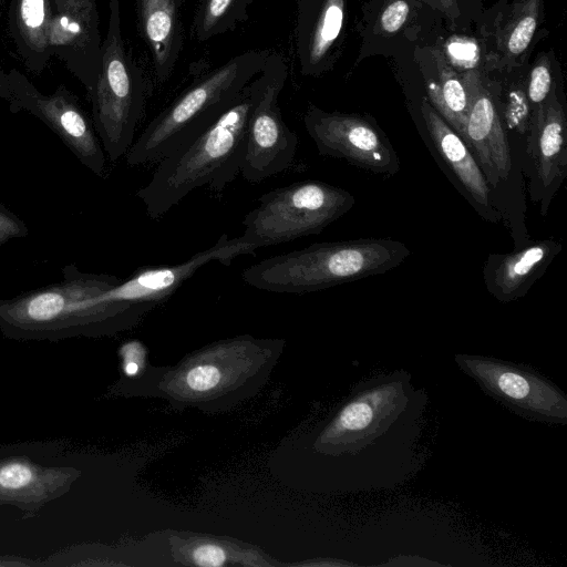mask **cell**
<instances>
[{
  "mask_svg": "<svg viewBox=\"0 0 567 567\" xmlns=\"http://www.w3.org/2000/svg\"><path fill=\"white\" fill-rule=\"evenodd\" d=\"M527 156L530 165V198L540 204L543 216L567 176V120L555 86L533 109Z\"/></svg>",
  "mask_w": 567,
  "mask_h": 567,
  "instance_id": "12",
  "label": "cell"
},
{
  "mask_svg": "<svg viewBox=\"0 0 567 567\" xmlns=\"http://www.w3.org/2000/svg\"><path fill=\"white\" fill-rule=\"evenodd\" d=\"M18 23L25 42L37 50L48 44L45 0H20Z\"/></svg>",
  "mask_w": 567,
  "mask_h": 567,
  "instance_id": "23",
  "label": "cell"
},
{
  "mask_svg": "<svg viewBox=\"0 0 567 567\" xmlns=\"http://www.w3.org/2000/svg\"><path fill=\"white\" fill-rule=\"evenodd\" d=\"M446 55H444L447 61H453L456 65H461L466 69L465 71H468L477 61L478 49L471 40L451 39L446 43Z\"/></svg>",
  "mask_w": 567,
  "mask_h": 567,
  "instance_id": "26",
  "label": "cell"
},
{
  "mask_svg": "<svg viewBox=\"0 0 567 567\" xmlns=\"http://www.w3.org/2000/svg\"><path fill=\"white\" fill-rule=\"evenodd\" d=\"M563 246L553 239L530 243L508 254H491L483 267L486 290L501 302H511L525 296Z\"/></svg>",
  "mask_w": 567,
  "mask_h": 567,
  "instance_id": "17",
  "label": "cell"
},
{
  "mask_svg": "<svg viewBox=\"0 0 567 567\" xmlns=\"http://www.w3.org/2000/svg\"><path fill=\"white\" fill-rule=\"evenodd\" d=\"M470 93L463 141L470 147L488 185L508 178L512 157L506 133L489 91L477 71L462 73Z\"/></svg>",
  "mask_w": 567,
  "mask_h": 567,
  "instance_id": "13",
  "label": "cell"
},
{
  "mask_svg": "<svg viewBox=\"0 0 567 567\" xmlns=\"http://www.w3.org/2000/svg\"><path fill=\"white\" fill-rule=\"evenodd\" d=\"M458 368L494 400L530 421L567 424V396L532 368L491 357L456 354Z\"/></svg>",
  "mask_w": 567,
  "mask_h": 567,
  "instance_id": "9",
  "label": "cell"
},
{
  "mask_svg": "<svg viewBox=\"0 0 567 567\" xmlns=\"http://www.w3.org/2000/svg\"><path fill=\"white\" fill-rule=\"evenodd\" d=\"M64 8L74 11L78 16H95V0H62Z\"/></svg>",
  "mask_w": 567,
  "mask_h": 567,
  "instance_id": "30",
  "label": "cell"
},
{
  "mask_svg": "<svg viewBox=\"0 0 567 567\" xmlns=\"http://www.w3.org/2000/svg\"><path fill=\"white\" fill-rule=\"evenodd\" d=\"M140 30L154 74L163 83L172 75L183 49L179 0H136Z\"/></svg>",
  "mask_w": 567,
  "mask_h": 567,
  "instance_id": "18",
  "label": "cell"
},
{
  "mask_svg": "<svg viewBox=\"0 0 567 567\" xmlns=\"http://www.w3.org/2000/svg\"><path fill=\"white\" fill-rule=\"evenodd\" d=\"M430 7L440 11L450 20L455 21L460 17V8L456 0H424Z\"/></svg>",
  "mask_w": 567,
  "mask_h": 567,
  "instance_id": "29",
  "label": "cell"
},
{
  "mask_svg": "<svg viewBox=\"0 0 567 567\" xmlns=\"http://www.w3.org/2000/svg\"><path fill=\"white\" fill-rule=\"evenodd\" d=\"M542 0H517L497 34V49L504 63H512L528 49L539 24Z\"/></svg>",
  "mask_w": 567,
  "mask_h": 567,
  "instance_id": "21",
  "label": "cell"
},
{
  "mask_svg": "<svg viewBox=\"0 0 567 567\" xmlns=\"http://www.w3.org/2000/svg\"><path fill=\"white\" fill-rule=\"evenodd\" d=\"M254 0H198L194 17V35L200 41L234 30L248 18Z\"/></svg>",
  "mask_w": 567,
  "mask_h": 567,
  "instance_id": "22",
  "label": "cell"
},
{
  "mask_svg": "<svg viewBox=\"0 0 567 567\" xmlns=\"http://www.w3.org/2000/svg\"><path fill=\"white\" fill-rule=\"evenodd\" d=\"M146 91L143 72L124 45L120 0H110L109 27L101 48L92 104L94 130L112 162L126 155L134 143Z\"/></svg>",
  "mask_w": 567,
  "mask_h": 567,
  "instance_id": "6",
  "label": "cell"
},
{
  "mask_svg": "<svg viewBox=\"0 0 567 567\" xmlns=\"http://www.w3.org/2000/svg\"><path fill=\"white\" fill-rule=\"evenodd\" d=\"M550 60L546 54L538 55L528 76L527 97L533 109L540 105L553 89Z\"/></svg>",
  "mask_w": 567,
  "mask_h": 567,
  "instance_id": "24",
  "label": "cell"
},
{
  "mask_svg": "<svg viewBox=\"0 0 567 567\" xmlns=\"http://www.w3.org/2000/svg\"><path fill=\"white\" fill-rule=\"evenodd\" d=\"M426 396L405 371L379 375L359 383L319 439V449L348 455L359 463L390 449L409 445L417 436Z\"/></svg>",
  "mask_w": 567,
  "mask_h": 567,
  "instance_id": "3",
  "label": "cell"
},
{
  "mask_svg": "<svg viewBox=\"0 0 567 567\" xmlns=\"http://www.w3.org/2000/svg\"><path fill=\"white\" fill-rule=\"evenodd\" d=\"M71 472L44 468L21 458L0 462V504L28 508L60 495L70 483Z\"/></svg>",
  "mask_w": 567,
  "mask_h": 567,
  "instance_id": "20",
  "label": "cell"
},
{
  "mask_svg": "<svg viewBox=\"0 0 567 567\" xmlns=\"http://www.w3.org/2000/svg\"><path fill=\"white\" fill-rule=\"evenodd\" d=\"M288 74L285 59L269 53L262 70L249 83L250 110L240 166V174L249 183L282 173L295 161L298 136L286 125L279 106Z\"/></svg>",
  "mask_w": 567,
  "mask_h": 567,
  "instance_id": "8",
  "label": "cell"
},
{
  "mask_svg": "<svg viewBox=\"0 0 567 567\" xmlns=\"http://www.w3.org/2000/svg\"><path fill=\"white\" fill-rule=\"evenodd\" d=\"M303 124L318 152L339 158L363 171L392 176L400 171V159L392 143L365 115L328 112L309 104Z\"/></svg>",
  "mask_w": 567,
  "mask_h": 567,
  "instance_id": "10",
  "label": "cell"
},
{
  "mask_svg": "<svg viewBox=\"0 0 567 567\" xmlns=\"http://www.w3.org/2000/svg\"><path fill=\"white\" fill-rule=\"evenodd\" d=\"M268 51L249 50L195 81L144 128L126 153L130 166L158 162L227 110L260 73Z\"/></svg>",
  "mask_w": 567,
  "mask_h": 567,
  "instance_id": "5",
  "label": "cell"
},
{
  "mask_svg": "<svg viewBox=\"0 0 567 567\" xmlns=\"http://www.w3.org/2000/svg\"><path fill=\"white\" fill-rule=\"evenodd\" d=\"M193 561L198 566L218 567L224 565L226 554L224 549L214 544H203L192 554Z\"/></svg>",
  "mask_w": 567,
  "mask_h": 567,
  "instance_id": "28",
  "label": "cell"
},
{
  "mask_svg": "<svg viewBox=\"0 0 567 567\" xmlns=\"http://www.w3.org/2000/svg\"><path fill=\"white\" fill-rule=\"evenodd\" d=\"M429 102L463 138L470 109V93L458 74L440 49H425L419 55Z\"/></svg>",
  "mask_w": 567,
  "mask_h": 567,
  "instance_id": "19",
  "label": "cell"
},
{
  "mask_svg": "<svg viewBox=\"0 0 567 567\" xmlns=\"http://www.w3.org/2000/svg\"><path fill=\"white\" fill-rule=\"evenodd\" d=\"M410 255L405 244L389 238L315 243L247 267L243 279L270 292H313L384 274Z\"/></svg>",
  "mask_w": 567,
  "mask_h": 567,
  "instance_id": "4",
  "label": "cell"
},
{
  "mask_svg": "<svg viewBox=\"0 0 567 567\" xmlns=\"http://www.w3.org/2000/svg\"><path fill=\"white\" fill-rule=\"evenodd\" d=\"M2 89V84H1V81H0V90Z\"/></svg>",
  "mask_w": 567,
  "mask_h": 567,
  "instance_id": "31",
  "label": "cell"
},
{
  "mask_svg": "<svg viewBox=\"0 0 567 567\" xmlns=\"http://www.w3.org/2000/svg\"><path fill=\"white\" fill-rule=\"evenodd\" d=\"M409 14L410 4L406 0L389 1L378 19V27L385 34H394L405 24Z\"/></svg>",
  "mask_w": 567,
  "mask_h": 567,
  "instance_id": "25",
  "label": "cell"
},
{
  "mask_svg": "<svg viewBox=\"0 0 567 567\" xmlns=\"http://www.w3.org/2000/svg\"><path fill=\"white\" fill-rule=\"evenodd\" d=\"M420 112L435 152L460 184L462 194L484 219L498 221L501 215L492 204L489 185L470 147L427 97L421 100Z\"/></svg>",
  "mask_w": 567,
  "mask_h": 567,
  "instance_id": "15",
  "label": "cell"
},
{
  "mask_svg": "<svg viewBox=\"0 0 567 567\" xmlns=\"http://www.w3.org/2000/svg\"><path fill=\"white\" fill-rule=\"evenodd\" d=\"M257 203L244 217L241 235L256 250L320 234L355 199L347 189L307 179L269 190Z\"/></svg>",
  "mask_w": 567,
  "mask_h": 567,
  "instance_id": "7",
  "label": "cell"
},
{
  "mask_svg": "<svg viewBox=\"0 0 567 567\" xmlns=\"http://www.w3.org/2000/svg\"><path fill=\"white\" fill-rule=\"evenodd\" d=\"M56 284L0 300V329L11 338L59 339L100 336L127 329L154 308L151 303L101 301L100 295L122 279L87 274L75 266Z\"/></svg>",
  "mask_w": 567,
  "mask_h": 567,
  "instance_id": "1",
  "label": "cell"
},
{
  "mask_svg": "<svg viewBox=\"0 0 567 567\" xmlns=\"http://www.w3.org/2000/svg\"><path fill=\"white\" fill-rule=\"evenodd\" d=\"M344 16L346 0H298L295 47L302 75H319L332 66Z\"/></svg>",
  "mask_w": 567,
  "mask_h": 567,
  "instance_id": "16",
  "label": "cell"
},
{
  "mask_svg": "<svg viewBox=\"0 0 567 567\" xmlns=\"http://www.w3.org/2000/svg\"><path fill=\"white\" fill-rule=\"evenodd\" d=\"M22 106L42 120L92 173H105V154L93 124L72 96L58 91L43 96L32 87L16 90Z\"/></svg>",
  "mask_w": 567,
  "mask_h": 567,
  "instance_id": "14",
  "label": "cell"
},
{
  "mask_svg": "<svg viewBox=\"0 0 567 567\" xmlns=\"http://www.w3.org/2000/svg\"><path fill=\"white\" fill-rule=\"evenodd\" d=\"M255 250L254 246L241 235L229 238L227 234H223L212 247L194 254L183 262L136 269L131 277L122 279L117 285L100 295L99 299L110 302L156 306L174 293L204 265L212 261L229 265L234 258L254 254Z\"/></svg>",
  "mask_w": 567,
  "mask_h": 567,
  "instance_id": "11",
  "label": "cell"
},
{
  "mask_svg": "<svg viewBox=\"0 0 567 567\" xmlns=\"http://www.w3.org/2000/svg\"><path fill=\"white\" fill-rule=\"evenodd\" d=\"M28 235L25 224L0 203V245Z\"/></svg>",
  "mask_w": 567,
  "mask_h": 567,
  "instance_id": "27",
  "label": "cell"
},
{
  "mask_svg": "<svg viewBox=\"0 0 567 567\" xmlns=\"http://www.w3.org/2000/svg\"><path fill=\"white\" fill-rule=\"evenodd\" d=\"M250 110L249 84L213 123L163 157L136 195L151 219H157L197 187L221 192L244 157Z\"/></svg>",
  "mask_w": 567,
  "mask_h": 567,
  "instance_id": "2",
  "label": "cell"
}]
</instances>
